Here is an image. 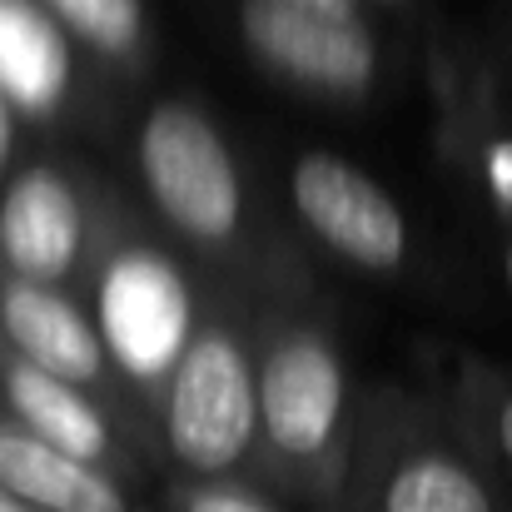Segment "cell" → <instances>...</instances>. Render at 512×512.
<instances>
[{"label": "cell", "mask_w": 512, "mask_h": 512, "mask_svg": "<svg viewBox=\"0 0 512 512\" xmlns=\"http://www.w3.org/2000/svg\"><path fill=\"white\" fill-rule=\"evenodd\" d=\"M140 204L174 244L214 279L254 299H309L304 254L269 224L254 179L214 110L194 95H160L135 120L130 140Z\"/></svg>", "instance_id": "obj_1"}, {"label": "cell", "mask_w": 512, "mask_h": 512, "mask_svg": "<svg viewBox=\"0 0 512 512\" xmlns=\"http://www.w3.org/2000/svg\"><path fill=\"white\" fill-rule=\"evenodd\" d=\"M259 478L294 508L343 503L358 383L319 299H259Z\"/></svg>", "instance_id": "obj_2"}, {"label": "cell", "mask_w": 512, "mask_h": 512, "mask_svg": "<svg viewBox=\"0 0 512 512\" xmlns=\"http://www.w3.org/2000/svg\"><path fill=\"white\" fill-rule=\"evenodd\" d=\"M209 279L214 274L174 244L165 224L140 199H130L120 184L110 189V204H105V219L80 279V299L110 348V363L120 368L155 448H160L155 418H160L174 368L204 319Z\"/></svg>", "instance_id": "obj_3"}, {"label": "cell", "mask_w": 512, "mask_h": 512, "mask_svg": "<svg viewBox=\"0 0 512 512\" xmlns=\"http://www.w3.org/2000/svg\"><path fill=\"white\" fill-rule=\"evenodd\" d=\"M353 512H512V493L458 423L448 393L368 383L348 458Z\"/></svg>", "instance_id": "obj_4"}, {"label": "cell", "mask_w": 512, "mask_h": 512, "mask_svg": "<svg viewBox=\"0 0 512 512\" xmlns=\"http://www.w3.org/2000/svg\"><path fill=\"white\" fill-rule=\"evenodd\" d=\"M259 299L209 279L204 319L160 403V468L170 478H259ZM264 483V478H259Z\"/></svg>", "instance_id": "obj_5"}, {"label": "cell", "mask_w": 512, "mask_h": 512, "mask_svg": "<svg viewBox=\"0 0 512 512\" xmlns=\"http://www.w3.org/2000/svg\"><path fill=\"white\" fill-rule=\"evenodd\" d=\"M234 30L259 75L314 105H368L383 85V45L368 15L304 0H234Z\"/></svg>", "instance_id": "obj_6"}, {"label": "cell", "mask_w": 512, "mask_h": 512, "mask_svg": "<svg viewBox=\"0 0 512 512\" xmlns=\"http://www.w3.org/2000/svg\"><path fill=\"white\" fill-rule=\"evenodd\" d=\"M110 189L100 170L60 150L20 160L0 184V269L80 289Z\"/></svg>", "instance_id": "obj_7"}, {"label": "cell", "mask_w": 512, "mask_h": 512, "mask_svg": "<svg viewBox=\"0 0 512 512\" xmlns=\"http://www.w3.org/2000/svg\"><path fill=\"white\" fill-rule=\"evenodd\" d=\"M299 234L363 279H403L413 264V224L403 204L334 150H299L284 174Z\"/></svg>", "instance_id": "obj_8"}, {"label": "cell", "mask_w": 512, "mask_h": 512, "mask_svg": "<svg viewBox=\"0 0 512 512\" xmlns=\"http://www.w3.org/2000/svg\"><path fill=\"white\" fill-rule=\"evenodd\" d=\"M0 334L20 353H30L35 363H45L50 373H60L65 383H75L90 398H100L120 418V428L140 443L150 468H160V448H155V438H150V428H145L120 368L110 363V348L100 339L80 289L40 284V279L0 269Z\"/></svg>", "instance_id": "obj_9"}, {"label": "cell", "mask_w": 512, "mask_h": 512, "mask_svg": "<svg viewBox=\"0 0 512 512\" xmlns=\"http://www.w3.org/2000/svg\"><path fill=\"white\" fill-rule=\"evenodd\" d=\"M0 408L10 418L30 423L35 433H45L50 443L70 448L75 458L115 473L125 488H135L150 473V458L140 453V443L120 428V418L100 398L65 383L30 353H20L5 334H0Z\"/></svg>", "instance_id": "obj_10"}, {"label": "cell", "mask_w": 512, "mask_h": 512, "mask_svg": "<svg viewBox=\"0 0 512 512\" xmlns=\"http://www.w3.org/2000/svg\"><path fill=\"white\" fill-rule=\"evenodd\" d=\"M0 90L30 135H60L90 95L85 50L45 0H0Z\"/></svg>", "instance_id": "obj_11"}, {"label": "cell", "mask_w": 512, "mask_h": 512, "mask_svg": "<svg viewBox=\"0 0 512 512\" xmlns=\"http://www.w3.org/2000/svg\"><path fill=\"white\" fill-rule=\"evenodd\" d=\"M438 150L453 174L483 199V209L512 229V120L488 75H458L433 55Z\"/></svg>", "instance_id": "obj_12"}, {"label": "cell", "mask_w": 512, "mask_h": 512, "mask_svg": "<svg viewBox=\"0 0 512 512\" xmlns=\"http://www.w3.org/2000/svg\"><path fill=\"white\" fill-rule=\"evenodd\" d=\"M0 488L30 512H140L130 488L0 408Z\"/></svg>", "instance_id": "obj_13"}, {"label": "cell", "mask_w": 512, "mask_h": 512, "mask_svg": "<svg viewBox=\"0 0 512 512\" xmlns=\"http://www.w3.org/2000/svg\"><path fill=\"white\" fill-rule=\"evenodd\" d=\"M50 15L70 30V40L95 60L115 85H135L155 60V25L145 0H45Z\"/></svg>", "instance_id": "obj_14"}, {"label": "cell", "mask_w": 512, "mask_h": 512, "mask_svg": "<svg viewBox=\"0 0 512 512\" xmlns=\"http://www.w3.org/2000/svg\"><path fill=\"white\" fill-rule=\"evenodd\" d=\"M448 403L512 493V368L483 353H463L448 378Z\"/></svg>", "instance_id": "obj_15"}, {"label": "cell", "mask_w": 512, "mask_h": 512, "mask_svg": "<svg viewBox=\"0 0 512 512\" xmlns=\"http://www.w3.org/2000/svg\"><path fill=\"white\" fill-rule=\"evenodd\" d=\"M165 512H294L259 478H170Z\"/></svg>", "instance_id": "obj_16"}, {"label": "cell", "mask_w": 512, "mask_h": 512, "mask_svg": "<svg viewBox=\"0 0 512 512\" xmlns=\"http://www.w3.org/2000/svg\"><path fill=\"white\" fill-rule=\"evenodd\" d=\"M20 135H25V120L15 115L10 95L0 90V184L10 179V170L20 165Z\"/></svg>", "instance_id": "obj_17"}, {"label": "cell", "mask_w": 512, "mask_h": 512, "mask_svg": "<svg viewBox=\"0 0 512 512\" xmlns=\"http://www.w3.org/2000/svg\"><path fill=\"white\" fill-rule=\"evenodd\" d=\"M304 5H319V10H334V15H368V0H304Z\"/></svg>", "instance_id": "obj_18"}, {"label": "cell", "mask_w": 512, "mask_h": 512, "mask_svg": "<svg viewBox=\"0 0 512 512\" xmlns=\"http://www.w3.org/2000/svg\"><path fill=\"white\" fill-rule=\"evenodd\" d=\"M498 269H503V284H508V294H512V229H508V239H503V249H498Z\"/></svg>", "instance_id": "obj_19"}, {"label": "cell", "mask_w": 512, "mask_h": 512, "mask_svg": "<svg viewBox=\"0 0 512 512\" xmlns=\"http://www.w3.org/2000/svg\"><path fill=\"white\" fill-rule=\"evenodd\" d=\"M0 512H25V508H20V503H15V498H10V493L0 488Z\"/></svg>", "instance_id": "obj_20"}, {"label": "cell", "mask_w": 512, "mask_h": 512, "mask_svg": "<svg viewBox=\"0 0 512 512\" xmlns=\"http://www.w3.org/2000/svg\"><path fill=\"white\" fill-rule=\"evenodd\" d=\"M378 5H413V0H378Z\"/></svg>", "instance_id": "obj_21"}, {"label": "cell", "mask_w": 512, "mask_h": 512, "mask_svg": "<svg viewBox=\"0 0 512 512\" xmlns=\"http://www.w3.org/2000/svg\"><path fill=\"white\" fill-rule=\"evenodd\" d=\"M329 512H353V508H343V503H339V508H329Z\"/></svg>", "instance_id": "obj_22"}, {"label": "cell", "mask_w": 512, "mask_h": 512, "mask_svg": "<svg viewBox=\"0 0 512 512\" xmlns=\"http://www.w3.org/2000/svg\"><path fill=\"white\" fill-rule=\"evenodd\" d=\"M25 512H30V508H25Z\"/></svg>", "instance_id": "obj_23"}]
</instances>
